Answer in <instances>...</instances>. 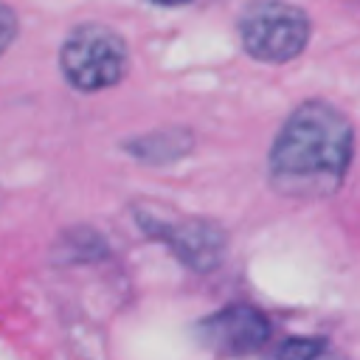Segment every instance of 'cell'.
Here are the masks:
<instances>
[{"label": "cell", "instance_id": "7", "mask_svg": "<svg viewBox=\"0 0 360 360\" xmlns=\"http://www.w3.org/2000/svg\"><path fill=\"white\" fill-rule=\"evenodd\" d=\"M270 360H349L326 338H287L281 340Z\"/></svg>", "mask_w": 360, "mask_h": 360}, {"label": "cell", "instance_id": "4", "mask_svg": "<svg viewBox=\"0 0 360 360\" xmlns=\"http://www.w3.org/2000/svg\"><path fill=\"white\" fill-rule=\"evenodd\" d=\"M135 222L146 236L163 242L177 256V262H183L197 273L214 270L228 250L225 228L211 219L177 217V214H163L141 205L135 208Z\"/></svg>", "mask_w": 360, "mask_h": 360}, {"label": "cell", "instance_id": "8", "mask_svg": "<svg viewBox=\"0 0 360 360\" xmlns=\"http://www.w3.org/2000/svg\"><path fill=\"white\" fill-rule=\"evenodd\" d=\"M17 37V14L8 6H0V53L14 42Z\"/></svg>", "mask_w": 360, "mask_h": 360}, {"label": "cell", "instance_id": "3", "mask_svg": "<svg viewBox=\"0 0 360 360\" xmlns=\"http://www.w3.org/2000/svg\"><path fill=\"white\" fill-rule=\"evenodd\" d=\"M239 42L256 62H292L309 42L312 22L304 8L290 3H253L236 20Z\"/></svg>", "mask_w": 360, "mask_h": 360}, {"label": "cell", "instance_id": "2", "mask_svg": "<svg viewBox=\"0 0 360 360\" xmlns=\"http://www.w3.org/2000/svg\"><path fill=\"white\" fill-rule=\"evenodd\" d=\"M59 68L65 82L79 93L110 90L129 70V48L110 25L82 22L65 37L59 48Z\"/></svg>", "mask_w": 360, "mask_h": 360}, {"label": "cell", "instance_id": "5", "mask_svg": "<svg viewBox=\"0 0 360 360\" xmlns=\"http://www.w3.org/2000/svg\"><path fill=\"white\" fill-rule=\"evenodd\" d=\"M270 329H273L270 318L259 307L236 301V304H228V307L205 315L194 326V335L214 354L245 357V354L259 352L267 343Z\"/></svg>", "mask_w": 360, "mask_h": 360}, {"label": "cell", "instance_id": "6", "mask_svg": "<svg viewBox=\"0 0 360 360\" xmlns=\"http://www.w3.org/2000/svg\"><path fill=\"white\" fill-rule=\"evenodd\" d=\"M194 146V135L183 127H166V129H152L143 135H135L124 143V149L146 166H169L180 158H186Z\"/></svg>", "mask_w": 360, "mask_h": 360}, {"label": "cell", "instance_id": "1", "mask_svg": "<svg viewBox=\"0 0 360 360\" xmlns=\"http://www.w3.org/2000/svg\"><path fill=\"white\" fill-rule=\"evenodd\" d=\"M354 155V127L332 101L307 98L281 124L267 155L270 186L292 200H321L340 188Z\"/></svg>", "mask_w": 360, "mask_h": 360}]
</instances>
